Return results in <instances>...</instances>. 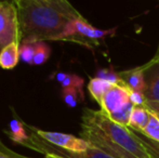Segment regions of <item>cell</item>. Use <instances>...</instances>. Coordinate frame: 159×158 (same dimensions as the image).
<instances>
[{
	"label": "cell",
	"instance_id": "cell-1",
	"mask_svg": "<svg viewBox=\"0 0 159 158\" xmlns=\"http://www.w3.org/2000/svg\"><path fill=\"white\" fill-rule=\"evenodd\" d=\"M22 40H55L82 15L66 0H15Z\"/></svg>",
	"mask_w": 159,
	"mask_h": 158
},
{
	"label": "cell",
	"instance_id": "cell-2",
	"mask_svg": "<svg viewBox=\"0 0 159 158\" xmlns=\"http://www.w3.org/2000/svg\"><path fill=\"white\" fill-rule=\"evenodd\" d=\"M80 138L114 158H148L129 127L113 121L103 111L84 108Z\"/></svg>",
	"mask_w": 159,
	"mask_h": 158
},
{
	"label": "cell",
	"instance_id": "cell-3",
	"mask_svg": "<svg viewBox=\"0 0 159 158\" xmlns=\"http://www.w3.org/2000/svg\"><path fill=\"white\" fill-rule=\"evenodd\" d=\"M116 33V28L102 30L98 29L94 26L89 24L84 17L73 21L66 26L65 30L61 36L55 40H63V41H70L75 43L81 44L89 49H93L98 46L101 40L106 37L114 36Z\"/></svg>",
	"mask_w": 159,
	"mask_h": 158
},
{
	"label": "cell",
	"instance_id": "cell-4",
	"mask_svg": "<svg viewBox=\"0 0 159 158\" xmlns=\"http://www.w3.org/2000/svg\"><path fill=\"white\" fill-rule=\"evenodd\" d=\"M26 128L30 133V140L24 144V146L35 151V152L41 153L43 155H55V156H60L62 158H114L113 156L106 154L105 152L92 145L89 150L82 153H73L55 147V146L50 145L47 142H44L41 138L38 137L35 133V131L32 129V126L26 124Z\"/></svg>",
	"mask_w": 159,
	"mask_h": 158
},
{
	"label": "cell",
	"instance_id": "cell-5",
	"mask_svg": "<svg viewBox=\"0 0 159 158\" xmlns=\"http://www.w3.org/2000/svg\"><path fill=\"white\" fill-rule=\"evenodd\" d=\"M11 43L21 44L16 7L14 1H0V53Z\"/></svg>",
	"mask_w": 159,
	"mask_h": 158
},
{
	"label": "cell",
	"instance_id": "cell-6",
	"mask_svg": "<svg viewBox=\"0 0 159 158\" xmlns=\"http://www.w3.org/2000/svg\"><path fill=\"white\" fill-rule=\"evenodd\" d=\"M35 133L39 138H41L44 142L55 147L68 151L73 153H82L91 147V145L81 138H77L75 135L67 134L61 132H52V131L40 130L38 128L32 127Z\"/></svg>",
	"mask_w": 159,
	"mask_h": 158
},
{
	"label": "cell",
	"instance_id": "cell-7",
	"mask_svg": "<svg viewBox=\"0 0 159 158\" xmlns=\"http://www.w3.org/2000/svg\"><path fill=\"white\" fill-rule=\"evenodd\" d=\"M130 102V90L121 84H113L111 88L104 95L101 103V111L107 116L119 111Z\"/></svg>",
	"mask_w": 159,
	"mask_h": 158
},
{
	"label": "cell",
	"instance_id": "cell-8",
	"mask_svg": "<svg viewBox=\"0 0 159 158\" xmlns=\"http://www.w3.org/2000/svg\"><path fill=\"white\" fill-rule=\"evenodd\" d=\"M146 101L159 102V62L155 56L143 65Z\"/></svg>",
	"mask_w": 159,
	"mask_h": 158
},
{
	"label": "cell",
	"instance_id": "cell-9",
	"mask_svg": "<svg viewBox=\"0 0 159 158\" xmlns=\"http://www.w3.org/2000/svg\"><path fill=\"white\" fill-rule=\"evenodd\" d=\"M121 79V82L130 91L141 92L144 94L145 91V80H144V67L139 66L131 70H127L118 73Z\"/></svg>",
	"mask_w": 159,
	"mask_h": 158
},
{
	"label": "cell",
	"instance_id": "cell-10",
	"mask_svg": "<svg viewBox=\"0 0 159 158\" xmlns=\"http://www.w3.org/2000/svg\"><path fill=\"white\" fill-rule=\"evenodd\" d=\"M4 133L14 143L24 145L30 140V133L26 128V124L17 117H14L10 122V130H4Z\"/></svg>",
	"mask_w": 159,
	"mask_h": 158
},
{
	"label": "cell",
	"instance_id": "cell-11",
	"mask_svg": "<svg viewBox=\"0 0 159 158\" xmlns=\"http://www.w3.org/2000/svg\"><path fill=\"white\" fill-rule=\"evenodd\" d=\"M20 61V44L11 43L0 53V67L3 70H12Z\"/></svg>",
	"mask_w": 159,
	"mask_h": 158
},
{
	"label": "cell",
	"instance_id": "cell-12",
	"mask_svg": "<svg viewBox=\"0 0 159 158\" xmlns=\"http://www.w3.org/2000/svg\"><path fill=\"white\" fill-rule=\"evenodd\" d=\"M149 119H151V113L147 108L134 106L133 111L131 113V117H130L129 128L142 131L148 124Z\"/></svg>",
	"mask_w": 159,
	"mask_h": 158
},
{
	"label": "cell",
	"instance_id": "cell-13",
	"mask_svg": "<svg viewBox=\"0 0 159 158\" xmlns=\"http://www.w3.org/2000/svg\"><path fill=\"white\" fill-rule=\"evenodd\" d=\"M111 86H113V84H109V82L94 77V78H91L90 81H89L88 91L90 92L91 97L98 102V104L101 105L103 97H104V95L107 93V91L111 88Z\"/></svg>",
	"mask_w": 159,
	"mask_h": 158
},
{
	"label": "cell",
	"instance_id": "cell-14",
	"mask_svg": "<svg viewBox=\"0 0 159 158\" xmlns=\"http://www.w3.org/2000/svg\"><path fill=\"white\" fill-rule=\"evenodd\" d=\"M131 131L134 133L136 138L139 139V141L143 144L145 151H146L148 158H159V143L155 142L153 140H151L149 138H147L146 135L143 134L141 131L136 130V129L130 128Z\"/></svg>",
	"mask_w": 159,
	"mask_h": 158
},
{
	"label": "cell",
	"instance_id": "cell-15",
	"mask_svg": "<svg viewBox=\"0 0 159 158\" xmlns=\"http://www.w3.org/2000/svg\"><path fill=\"white\" fill-rule=\"evenodd\" d=\"M36 50V41L34 40H22L20 44V59L24 63H27L33 65L34 56H35Z\"/></svg>",
	"mask_w": 159,
	"mask_h": 158
},
{
	"label": "cell",
	"instance_id": "cell-16",
	"mask_svg": "<svg viewBox=\"0 0 159 158\" xmlns=\"http://www.w3.org/2000/svg\"><path fill=\"white\" fill-rule=\"evenodd\" d=\"M134 108V105L129 102L127 103L124 107H121L119 111L113 113L111 116H108L113 121L117 122V124H121L125 127H129V122H130V117H131V113Z\"/></svg>",
	"mask_w": 159,
	"mask_h": 158
},
{
	"label": "cell",
	"instance_id": "cell-17",
	"mask_svg": "<svg viewBox=\"0 0 159 158\" xmlns=\"http://www.w3.org/2000/svg\"><path fill=\"white\" fill-rule=\"evenodd\" d=\"M51 49L44 41H36L35 56H34L33 65H41L48 61L50 56Z\"/></svg>",
	"mask_w": 159,
	"mask_h": 158
},
{
	"label": "cell",
	"instance_id": "cell-18",
	"mask_svg": "<svg viewBox=\"0 0 159 158\" xmlns=\"http://www.w3.org/2000/svg\"><path fill=\"white\" fill-rule=\"evenodd\" d=\"M149 113H151V119H149L148 124L141 132L144 135H146L147 138H149L151 140L159 143V119L151 111H149Z\"/></svg>",
	"mask_w": 159,
	"mask_h": 158
},
{
	"label": "cell",
	"instance_id": "cell-19",
	"mask_svg": "<svg viewBox=\"0 0 159 158\" xmlns=\"http://www.w3.org/2000/svg\"><path fill=\"white\" fill-rule=\"evenodd\" d=\"M84 79L75 74H67L66 78L62 82V87L64 88H74L80 93L81 97L84 100Z\"/></svg>",
	"mask_w": 159,
	"mask_h": 158
},
{
	"label": "cell",
	"instance_id": "cell-20",
	"mask_svg": "<svg viewBox=\"0 0 159 158\" xmlns=\"http://www.w3.org/2000/svg\"><path fill=\"white\" fill-rule=\"evenodd\" d=\"M95 77L105 80V81L109 82L111 84H121V86H124L119 77V74L116 73L114 70H111V68H101V70H96Z\"/></svg>",
	"mask_w": 159,
	"mask_h": 158
},
{
	"label": "cell",
	"instance_id": "cell-21",
	"mask_svg": "<svg viewBox=\"0 0 159 158\" xmlns=\"http://www.w3.org/2000/svg\"><path fill=\"white\" fill-rule=\"evenodd\" d=\"M62 97H63L66 105L69 107H76L79 100L84 101L80 93L74 88H64L62 90Z\"/></svg>",
	"mask_w": 159,
	"mask_h": 158
},
{
	"label": "cell",
	"instance_id": "cell-22",
	"mask_svg": "<svg viewBox=\"0 0 159 158\" xmlns=\"http://www.w3.org/2000/svg\"><path fill=\"white\" fill-rule=\"evenodd\" d=\"M130 102H131L134 106L144 107L145 103H146V99H145L143 93L135 92V91H130Z\"/></svg>",
	"mask_w": 159,
	"mask_h": 158
},
{
	"label": "cell",
	"instance_id": "cell-23",
	"mask_svg": "<svg viewBox=\"0 0 159 158\" xmlns=\"http://www.w3.org/2000/svg\"><path fill=\"white\" fill-rule=\"evenodd\" d=\"M0 158H30V157L23 156V155L13 152V151L8 148L1 141H0Z\"/></svg>",
	"mask_w": 159,
	"mask_h": 158
},
{
	"label": "cell",
	"instance_id": "cell-24",
	"mask_svg": "<svg viewBox=\"0 0 159 158\" xmlns=\"http://www.w3.org/2000/svg\"><path fill=\"white\" fill-rule=\"evenodd\" d=\"M145 108H147L148 111L154 113L159 114V102H152V101H146L145 103Z\"/></svg>",
	"mask_w": 159,
	"mask_h": 158
},
{
	"label": "cell",
	"instance_id": "cell-25",
	"mask_svg": "<svg viewBox=\"0 0 159 158\" xmlns=\"http://www.w3.org/2000/svg\"><path fill=\"white\" fill-rule=\"evenodd\" d=\"M66 75L67 74H65V73H57V74L55 75V78H57V81H60L62 84V82L64 81V79L66 78Z\"/></svg>",
	"mask_w": 159,
	"mask_h": 158
},
{
	"label": "cell",
	"instance_id": "cell-26",
	"mask_svg": "<svg viewBox=\"0 0 159 158\" xmlns=\"http://www.w3.org/2000/svg\"><path fill=\"white\" fill-rule=\"evenodd\" d=\"M43 158H62L60 156H55V155H44Z\"/></svg>",
	"mask_w": 159,
	"mask_h": 158
},
{
	"label": "cell",
	"instance_id": "cell-27",
	"mask_svg": "<svg viewBox=\"0 0 159 158\" xmlns=\"http://www.w3.org/2000/svg\"><path fill=\"white\" fill-rule=\"evenodd\" d=\"M154 56L156 57V59L158 60V62H159V44H158V48H157V51H156V54L154 55Z\"/></svg>",
	"mask_w": 159,
	"mask_h": 158
},
{
	"label": "cell",
	"instance_id": "cell-28",
	"mask_svg": "<svg viewBox=\"0 0 159 158\" xmlns=\"http://www.w3.org/2000/svg\"><path fill=\"white\" fill-rule=\"evenodd\" d=\"M152 113H154V112H152ZM154 114H155V116L159 119V114H157V113H154Z\"/></svg>",
	"mask_w": 159,
	"mask_h": 158
}]
</instances>
